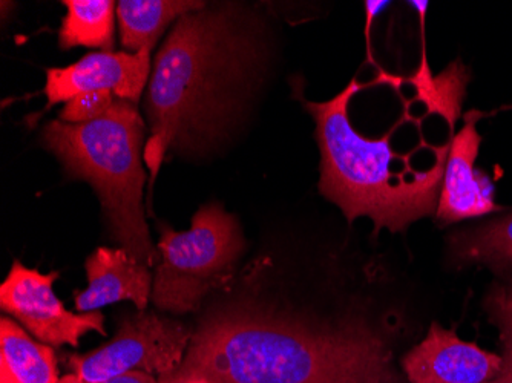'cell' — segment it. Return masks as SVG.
I'll return each instance as SVG.
<instances>
[{
	"label": "cell",
	"instance_id": "5",
	"mask_svg": "<svg viewBox=\"0 0 512 383\" xmlns=\"http://www.w3.org/2000/svg\"><path fill=\"white\" fill-rule=\"evenodd\" d=\"M158 232L160 261L151 298L155 307L174 315L200 310L207 296L232 279L244 250L240 223L221 204L211 203L197 210L186 232L165 223Z\"/></svg>",
	"mask_w": 512,
	"mask_h": 383
},
{
	"label": "cell",
	"instance_id": "4",
	"mask_svg": "<svg viewBox=\"0 0 512 383\" xmlns=\"http://www.w3.org/2000/svg\"><path fill=\"white\" fill-rule=\"evenodd\" d=\"M42 141L69 177L96 190L114 241L145 266L160 261L143 209L146 125L137 105L117 99L105 115L80 125L53 120Z\"/></svg>",
	"mask_w": 512,
	"mask_h": 383
},
{
	"label": "cell",
	"instance_id": "15",
	"mask_svg": "<svg viewBox=\"0 0 512 383\" xmlns=\"http://www.w3.org/2000/svg\"><path fill=\"white\" fill-rule=\"evenodd\" d=\"M66 13L59 31L62 50L77 46L111 50L117 4L112 0H65Z\"/></svg>",
	"mask_w": 512,
	"mask_h": 383
},
{
	"label": "cell",
	"instance_id": "7",
	"mask_svg": "<svg viewBox=\"0 0 512 383\" xmlns=\"http://www.w3.org/2000/svg\"><path fill=\"white\" fill-rule=\"evenodd\" d=\"M59 273L43 275L16 261L0 287V308L27 328L37 341L53 348L71 345L89 331L106 336L105 316L102 311L73 313L66 310L54 293V282Z\"/></svg>",
	"mask_w": 512,
	"mask_h": 383
},
{
	"label": "cell",
	"instance_id": "8",
	"mask_svg": "<svg viewBox=\"0 0 512 383\" xmlns=\"http://www.w3.org/2000/svg\"><path fill=\"white\" fill-rule=\"evenodd\" d=\"M152 50L154 46H146L137 54L102 51L86 54L66 68L46 69L45 111L68 103L76 95L96 91L112 92L117 99L137 105L151 76Z\"/></svg>",
	"mask_w": 512,
	"mask_h": 383
},
{
	"label": "cell",
	"instance_id": "12",
	"mask_svg": "<svg viewBox=\"0 0 512 383\" xmlns=\"http://www.w3.org/2000/svg\"><path fill=\"white\" fill-rule=\"evenodd\" d=\"M54 348L34 341L10 318L0 319V383H59Z\"/></svg>",
	"mask_w": 512,
	"mask_h": 383
},
{
	"label": "cell",
	"instance_id": "6",
	"mask_svg": "<svg viewBox=\"0 0 512 383\" xmlns=\"http://www.w3.org/2000/svg\"><path fill=\"white\" fill-rule=\"evenodd\" d=\"M192 331L157 313L138 311L120 321L108 344L86 354L66 357L69 371L86 382H100L143 371L158 377L180 367Z\"/></svg>",
	"mask_w": 512,
	"mask_h": 383
},
{
	"label": "cell",
	"instance_id": "14",
	"mask_svg": "<svg viewBox=\"0 0 512 383\" xmlns=\"http://www.w3.org/2000/svg\"><path fill=\"white\" fill-rule=\"evenodd\" d=\"M451 253L456 261L490 267L497 275L512 273V213L488 221L476 229L451 236Z\"/></svg>",
	"mask_w": 512,
	"mask_h": 383
},
{
	"label": "cell",
	"instance_id": "16",
	"mask_svg": "<svg viewBox=\"0 0 512 383\" xmlns=\"http://www.w3.org/2000/svg\"><path fill=\"white\" fill-rule=\"evenodd\" d=\"M411 82L419 88V99H424L430 105L431 112H439L447 120L453 132L456 120L460 115L465 86L468 82L467 68L453 63L440 77H433L428 69V63L422 62L421 71Z\"/></svg>",
	"mask_w": 512,
	"mask_h": 383
},
{
	"label": "cell",
	"instance_id": "18",
	"mask_svg": "<svg viewBox=\"0 0 512 383\" xmlns=\"http://www.w3.org/2000/svg\"><path fill=\"white\" fill-rule=\"evenodd\" d=\"M115 97L109 91L85 92L65 103L62 111L59 112V120L71 125L92 122L105 115L114 105Z\"/></svg>",
	"mask_w": 512,
	"mask_h": 383
},
{
	"label": "cell",
	"instance_id": "1",
	"mask_svg": "<svg viewBox=\"0 0 512 383\" xmlns=\"http://www.w3.org/2000/svg\"><path fill=\"white\" fill-rule=\"evenodd\" d=\"M404 383L388 339L358 313L322 318L260 296L214 305L158 383Z\"/></svg>",
	"mask_w": 512,
	"mask_h": 383
},
{
	"label": "cell",
	"instance_id": "2",
	"mask_svg": "<svg viewBox=\"0 0 512 383\" xmlns=\"http://www.w3.org/2000/svg\"><path fill=\"white\" fill-rule=\"evenodd\" d=\"M264 40L255 20L230 7L186 14L161 45L149 80L151 187L169 149L204 151L234 126L260 79Z\"/></svg>",
	"mask_w": 512,
	"mask_h": 383
},
{
	"label": "cell",
	"instance_id": "11",
	"mask_svg": "<svg viewBox=\"0 0 512 383\" xmlns=\"http://www.w3.org/2000/svg\"><path fill=\"white\" fill-rule=\"evenodd\" d=\"M85 270L88 289L77 293V311H99L122 301L132 302L138 311H146L154 278L149 267L128 250L99 247L86 259Z\"/></svg>",
	"mask_w": 512,
	"mask_h": 383
},
{
	"label": "cell",
	"instance_id": "9",
	"mask_svg": "<svg viewBox=\"0 0 512 383\" xmlns=\"http://www.w3.org/2000/svg\"><path fill=\"white\" fill-rule=\"evenodd\" d=\"M502 362V356L433 324L427 338L405 354L402 368L411 383H486L499 374Z\"/></svg>",
	"mask_w": 512,
	"mask_h": 383
},
{
	"label": "cell",
	"instance_id": "19",
	"mask_svg": "<svg viewBox=\"0 0 512 383\" xmlns=\"http://www.w3.org/2000/svg\"><path fill=\"white\" fill-rule=\"evenodd\" d=\"M59 383H158L152 374L143 373V371H134V373L123 374V376L112 377L108 380H100V382H86L79 379L76 374L69 373L60 377Z\"/></svg>",
	"mask_w": 512,
	"mask_h": 383
},
{
	"label": "cell",
	"instance_id": "17",
	"mask_svg": "<svg viewBox=\"0 0 512 383\" xmlns=\"http://www.w3.org/2000/svg\"><path fill=\"white\" fill-rule=\"evenodd\" d=\"M485 308L491 322L499 328L503 345L502 368L486 383H512V273L493 284L486 295Z\"/></svg>",
	"mask_w": 512,
	"mask_h": 383
},
{
	"label": "cell",
	"instance_id": "20",
	"mask_svg": "<svg viewBox=\"0 0 512 383\" xmlns=\"http://www.w3.org/2000/svg\"><path fill=\"white\" fill-rule=\"evenodd\" d=\"M184 383H214V382H212V380H209V379H204V377H197V379H191V380H188V382H184Z\"/></svg>",
	"mask_w": 512,
	"mask_h": 383
},
{
	"label": "cell",
	"instance_id": "3",
	"mask_svg": "<svg viewBox=\"0 0 512 383\" xmlns=\"http://www.w3.org/2000/svg\"><path fill=\"white\" fill-rule=\"evenodd\" d=\"M359 91L362 86L352 80L329 102H306L321 149L319 190L350 224L367 217L375 224V235L382 229L404 232L436 212L450 146L442 148L430 169L411 166L416 152L396 154L391 134L368 138L356 131L348 105Z\"/></svg>",
	"mask_w": 512,
	"mask_h": 383
},
{
	"label": "cell",
	"instance_id": "13",
	"mask_svg": "<svg viewBox=\"0 0 512 383\" xmlns=\"http://www.w3.org/2000/svg\"><path fill=\"white\" fill-rule=\"evenodd\" d=\"M206 8L194 0H122L117 4L120 42L131 54L155 46L169 23Z\"/></svg>",
	"mask_w": 512,
	"mask_h": 383
},
{
	"label": "cell",
	"instance_id": "10",
	"mask_svg": "<svg viewBox=\"0 0 512 383\" xmlns=\"http://www.w3.org/2000/svg\"><path fill=\"white\" fill-rule=\"evenodd\" d=\"M479 117V112H468L465 126L451 141L436 210L442 223H457L502 210L494 203L490 178L476 169L482 143L476 128Z\"/></svg>",
	"mask_w": 512,
	"mask_h": 383
}]
</instances>
